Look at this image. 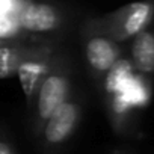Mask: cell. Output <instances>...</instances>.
<instances>
[{
    "label": "cell",
    "instance_id": "cell-1",
    "mask_svg": "<svg viewBox=\"0 0 154 154\" xmlns=\"http://www.w3.org/2000/svg\"><path fill=\"white\" fill-rule=\"evenodd\" d=\"M72 74L74 68L71 57L57 48L32 101L35 106V119L39 125H44L47 118L71 95Z\"/></svg>",
    "mask_w": 154,
    "mask_h": 154
},
{
    "label": "cell",
    "instance_id": "cell-2",
    "mask_svg": "<svg viewBox=\"0 0 154 154\" xmlns=\"http://www.w3.org/2000/svg\"><path fill=\"white\" fill-rule=\"evenodd\" d=\"M80 44L91 79L98 85L109 68L124 56L119 42L113 41L103 29L100 17H88L80 26Z\"/></svg>",
    "mask_w": 154,
    "mask_h": 154
},
{
    "label": "cell",
    "instance_id": "cell-3",
    "mask_svg": "<svg viewBox=\"0 0 154 154\" xmlns=\"http://www.w3.org/2000/svg\"><path fill=\"white\" fill-rule=\"evenodd\" d=\"M154 18V2L140 0L131 2L115 9L110 14L100 17L104 32L116 42H124L148 29Z\"/></svg>",
    "mask_w": 154,
    "mask_h": 154
},
{
    "label": "cell",
    "instance_id": "cell-4",
    "mask_svg": "<svg viewBox=\"0 0 154 154\" xmlns=\"http://www.w3.org/2000/svg\"><path fill=\"white\" fill-rule=\"evenodd\" d=\"M17 21L21 33L27 36H47L63 32L68 17L60 6L51 2L24 0L17 14Z\"/></svg>",
    "mask_w": 154,
    "mask_h": 154
},
{
    "label": "cell",
    "instance_id": "cell-5",
    "mask_svg": "<svg viewBox=\"0 0 154 154\" xmlns=\"http://www.w3.org/2000/svg\"><path fill=\"white\" fill-rule=\"evenodd\" d=\"M56 41H44L24 44L18 39H11L5 45L0 47V79L17 75L18 68L29 59L48 56L57 50Z\"/></svg>",
    "mask_w": 154,
    "mask_h": 154
},
{
    "label": "cell",
    "instance_id": "cell-6",
    "mask_svg": "<svg viewBox=\"0 0 154 154\" xmlns=\"http://www.w3.org/2000/svg\"><path fill=\"white\" fill-rule=\"evenodd\" d=\"M82 104L79 98L68 97L44 122V139L47 143L57 145L66 140L80 119Z\"/></svg>",
    "mask_w": 154,
    "mask_h": 154
},
{
    "label": "cell",
    "instance_id": "cell-7",
    "mask_svg": "<svg viewBox=\"0 0 154 154\" xmlns=\"http://www.w3.org/2000/svg\"><path fill=\"white\" fill-rule=\"evenodd\" d=\"M54 53L48 54V56H39V57L29 59L17 71V77L20 79L21 89H23L29 104L33 101L35 92H36L41 80L44 79V75L47 74V71H48V68L51 65Z\"/></svg>",
    "mask_w": 154,
    "mask_h": 154
},
{
    "label": "cell",
    "instance_id": "cell-8",
    "mask_svg": "<svg viewBox=\"0 0 154 154\" xmlns=\"http://www.w3.org/2000/svg\"><path fill=\"white\" fill-rule=\"evenodd\" d=\"M130 60L136 72L148 77L154 74V32L152 30L145 29L131 38Z\"/></svg>",
    "mask_w": 154,
    "mask_h": 154
},
{
    "label": "cell",
    "instance_id": "cell-9",
    "mask_svg": "<svg viewBox=\"0 0 154 154\" xmlns=\"http://www.w3.org/2000/svg\"><path fill=\"white\" fill-rule=\"evenodd\" d=\"M134 68L133 63L130 60V57L121 56L110 68L109 71L103 75L101 82L98 83V86L103 89L104 95H113L116 92H121L124 89V86L128 83V80L133 77L134 74Z\"/></svg>",
    "mask_w": 154,
    "mask_h": 154
},
{
    "label": "cell",
    "instance_id": "cell-10",
    "mask_svg": "<svg viewBox=\"0 0 154 154\" xmlns=\"http://www.w3.org/2000/svg\"><path fill=\"white\" fill-rule=\"evenodd\" d=\"M119 94L131 107H145L151 98V82L148 75L134 72Z\"/></svg>",
    "mask_w": 154,
    "mask_h": 154
},
{
    "label": "cell",
    "instance_id": "cell-11",
    "mask_svg": "<svg viewBox=\"0 0 154 154\" xmlns=\"http://www.w3.org/2000/svg\"><path fill=\"white\" fill-rule=\"evenodd\" d=\"M21 33L17 17L0 15V39H17Z\"/></svg>",
    "mask_w": 154,
    "mask_h": 154
},
{
    "label": "cell",
    "instance_id": "cell-12",
    "mask_svg": "<svg viewBox=\"0 0 154 154\" xmlns=\"http://www.w3.org/2000/svg\"><path fill=\"white\" fill-rule=\"evenodd\" d=\"M24 0H0V15L17 17Z\"/></svg>",
    "mask_w": 154,
    "mask_h": 154
},
{
    "label": "cell",
    "instance_id": "cell-13",
    "mask_svg": "<svg viewBox=\"0 0 154 154\" xmlns=\"http://www.w3.org/2000/svg\"><path fill=\"white\" fill-rule=\"evenodd\" d=\"M0 154H12V148L9 143L0 140Z\"/></svg>",
    "mask_w": 154,
    "mask_h": 154
},
{
    "label": "cell",
    "instance_id": "cell-14",
    "mask_svg": "<svg viewBox=\"0 0 154 154\" xmlns=\"http://www.w3.org/2000/svg\"><path fill=\"white\" fill-rule=\"evenodd\" d=\"M9 41H11V39H9ZM6 42H8V39H0V47H2V45H5Z\"/></svg>",
    "mask_w": 154,
    "mask_h": 154
}]
</instances>
